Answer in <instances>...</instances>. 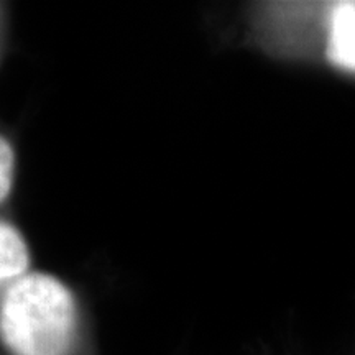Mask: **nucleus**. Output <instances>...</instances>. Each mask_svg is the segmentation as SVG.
<instances>
[{
  "label": "nucleus",
  "mask_w": 355,
  "mask_h": 355,
  "mask_svg": "<svg viewBox=\"0 0 355 355\" xmlns=\"http://www.w3.org/2000/svg\"><path fill=\"white\" fill-rule=\"evenodd\" d=\"M30 266L32 254L24 234L10 222L0 219V295L28 273Z\"/></svg>",
  "instance_id": "f03ea898"
},
{
  "label": "nucleus",
  "mask_w": 355,
  "mask_h": 355,
  "mask_svg": "<svg viewBox=\"0 0 355 355\" xmlns=\"http://www.w3.org/2000/svg\"><path fill=\"white\" fill-rule=\"evenodd\" d=\"M15 150L6 137L0 135V204L10 196L15 181Z\"/></svg>",
  "instance_id": "7ed1b4c3"
},
{
  "label": "nucleus",
  "mask_w": 355,
  "mask_h": 355,
  "mask_svg": "<svg viewBox=\"0 0 355 355\" xmlns=\"http://www.w3.org/2000/svg\"><path fill=\"white\" fill-rule=\"evenodd\" d=\"M81 306L63 278L30 270L0 295V343L12 355H74Z\"/></svg>",
  "instance_id": "f257e3e1"
}]
</instances>
